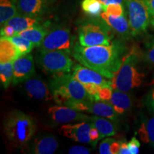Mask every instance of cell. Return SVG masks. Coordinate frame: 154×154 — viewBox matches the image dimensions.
Listing matches in <instances>:
<instances>
[{
  "label": "cell",
  "mask_w": 154,
  "mask_h": 154,
  "mask_svg": "<svg viewBox=\"0 0 154 154\" xmlns=\"http://www.w3.org/2000/svg\"><path fill=\"white\" fill-rule=\"evenodd\" d=\"M145 103L148 109L154 113V79L151 84V88L146 97Z\"/></svg>",
  "instance_id": "31"
},
{
  "label": "cell",
  "mask_w": 154,
  "mask_h": 154,
  "mask_svg": "<svg viewBox=\"0 0 154 154\" xmlns=\"http://www.w3.org/2000/svg\"><path fill=\"white\" fill-rule=\"evenodd\" d=\"M35 73L33 57L30 54L22 55L14 61V85L25 82Z\"/></svg>",
  "instance_id": "11"
},
{
  "label": "cell",
  "mask_w": 154,
  "mask_h": 154,
  "mask_svg": "<svg viewBox=\"0 0 154 154\" xmlns=\"http://www.w3.org/2000/svg\"><path fill=\"white\" fill-rule=\"evenodd\" d=\"M90 123L92 126L96 127L99 131L101 135V138L111 136L116 134L117 131V127L113 121L107 118L95 116H91Z\"/></svg>",
  "instance_id": "19"
},
{
  "label": "cell",
  "mask_w": 154,
  "mask_h": 154,
  "mask_svg": "<svg viewBox=\"0 0 154 154\" xmlns=\"http://www.w3.org/2000/svg\"><path fill=\"white\" fill-rule=\"evenodd\" d=\"M143 60L151 66H154V40L150 42L143 54Z\"/></svg>",
  "instance_id": "30"
},
{
  "label": "cell",
  "mask_w": 154,
  "mask_h": 154,
  "mask_svg": "<svg viewBox=\"0 0 154 154\" xmlns=\"http://www.w3.org/2000/svg\"><path fill=\"white\" fill-rule=\"evenodd\" d=\"M91 150L83 146H74L69 150L68 153L71 154H88Z\"/></svg>",
  "instance_id": "36"
},
{
  "label": "cell",
  "mask_w": 154,
  "mask_h": 154,
  "mask_svg": "<svg viewBox=\"0 0 154 154\" xmlns=\"http://www.w3.org/2000/svg\"><path fill=\"white\" fill-rule=\"evenodd\" d=\"M104 6L99 0H82V9L86 14L92 17L101 16L104 11Z\"/></svg>",
  "instance_id": "25"
},
{
  "label": "cell",
  "mask_w": 154,
  "mask_h": 154,
  "mask_svg": "<svg viewBox=\"0 0 154 154\" xmlns=\"http://www.w3.org/2000/svg\"><path fill=\"white\" fill-rule=\"evenodd\" d=\"M20 57L18 49L8 38L1 37L0 39V62L14 61Z\"/></svg>",
  "instance_id": "20"
},
{
  "label": "cell",
  "mask_w": 154,
  "mask_h": 154,
  "mask_svg": "<svg viewBox=\"0 0 154 154\" xmlns=\"http://www.w3.org/2000/svg\"><path fill=\"white\" fill-rule=\"evenodd\" d=\"M74 38L69 29L55 27L50 30L40 46V50H61L72 53Z\"/></svg>",
  "instance_id": "8"
},
{
  "label": "cell",
  "mask_w": 154,
  "mask_h": 154,
  "mask_svg": "<svg viewBox=\"0 0 154 154\" xmlns=\"http://www.w3.org/2000/svg\"><path fill=\"white\" fill-rule=\"evenodd\" d=\"M109 102L118 114H123L130 110L133 106L132 96L128 92L113 89L112 96Z\"/></svg>",
  "instance_id": "18"
},
{
  "label": "cell",
  "mask_w": 154,
  "mask_h": 154,
  "mask_svg": "<svg viewBox=\"0 0 154 154\" xmlns=\"http://www.w3.org/2000/svg\"><path fill=\"white\" fill-rule=\"evenodd\" d=\"M151 24H152V25H153V26H154V19H153V20H151Z\"/></svg>",
  "instance_id": "42"
},
{
  "label": "cell",
  "mask_w": 154,
  "mask_h": 154,
  "mask_svg": "<svg viewBox=\"0 0 154 154\" xmlns=\"http://www.w3.org/2000/svg\"><path fill=\"white\" fill-rule=\"evenodd\" d=\"M128 8V22L132 36L145 32L151 21L149 8L143 0H125Z\"/></svg>",
  "instance_id": "7"
},
{
  "label": "cell",
  "mask_w": 154,
  "mask_h": 154,
  "mask_svg": "<svg viewBox=\"0 0 154 154\" xmlns=\"http://www.w3.org/2000/svg\"><path fill=\"white\" fill-rule=\"evenodd\" d=\"M149 8L150 14L154 18V0H143Z\"/></svg>",
  "instance_id": "40"
},
{
  "label": "cell",
  "mask_w": 154,
  "mask_h": 154,
  "mask_svg": "<svg viewBox=\"0 0 154 154\" xmlns=\"http://www.w3.org/2000/svg\"><path fill=\"white\" fill-rule=\"evenodd\" d=\"M17 7L11 0H0V24L2 26L17 14Z\"/></svg>",
  "instance_id": "24"
},
{
  "label": "cell",
  "mask_w": 154,
  "mask_h": 154,
  "mask_svg": "<svg viewBox=\"0 0 154 154\" xmlns=\"http://www.w3.org/2000/svg\"><path fill=\"white\" fill-rule=\"evenodd\" d=\"M14 77V61L1 63L0 64V80L4 88H7Z\"/></svg>",
  "instance_id": "26"
},
{
  "label": "cell",
  "mask_w": 154,
  "mask_h": 154,
  "mask_svg": "<svg viewBox=\"0 0 154 154\" xmlns=\"http://www.w3.org/2000/svg\"><path fill=\"white\" fill-rule=\"evenodd\" d=\"M99 1L101 2L102 5L106 7V6L111 5V4H121V5H123L125 0H99Z\"/></svg>",
  "instance_id": "41"
},
{
  "label": "cell",
  "mask_w": 154,
  "mask_h": 154,
  "mask_svg": "<svg viewBox=\"0 0 154 154\" xmlns=\"http://www.w3.org/2000/svg\"><path fill=\"white\" fill-rule=\"evenodd\" d=\"M128 146L131 154H137L139 153L140 143L136 137L131 138V140L128 143Z\"/></svg>",
  "instance_id": "34"
},
{
  "label": "cell",
  "mask_w": 154,
  "mask_h": 154,
  "mask_svg": "<svg viewBox=\"0 0 154 154\" xmlns=\"http://www.w3.org/2000/svg\"><path fill=\"white\" fill-rule=\"evenodd\" d=\"M89 136H90V143L94 146H95L96 144L97 143L98 140L101 139V135L100 134L99 131L94 126H92L91 130H90Z\"/></svg>",
  "instance_id": "35"
},
{
  "label": "cell",
  "mask_w": 154,
  "mask_h": 154,
  "mask_svg": "<svg viewBox=\"0 0 154 154\" xmlns=\"http://www.w3.org/2000/svg\"><path fill=\"white\" fill-rule=\"evenodd\" d=\"M73 76L83 84H95L101 86H111V81L98 72L81 65H74Z\"/></svg>",
  "instance_id": "12"
},
{
  "label": "cell",
  "mask_w": 154,
  "mask_h": 154,
  "mask_svg": "<svg viewBox=\"0 0 154 154\" xmlns=\"http://www.w3.org/2000/svg\"><path fill=\"white\" fill-rule=\"evenodd\" d=\"M59 142L53 135H44L36 138L30 146L29 153L34 154H51L57 151Z\"/></svg>",
  "instance_id": "16"
},
{
  "label": "cell",
  "mask_w": 154,
  "mask_h": 154,
  "mask_svg": "<svg viewBox=\"0 0 154 154\" xmlns=\"http://www.w3.org/2000/svg\"><path fill=\"white\" fill-rule=\"evenodd\" d=\"M49 0H17V10L21 14L40 18L47 12Z\"/></svg>",
  "instance_id": "14"
},
{
  "label": "cell",
  "mask_w": 154,
  "mask_h": 154,
  "mask_svg": "<svg viewBox=\"0 0 154 154\" xmlns=\"http://www.w3.org/2000/svg\"><path fill=\"white\" fill-rule=\"evenodd\" d=\"M48 32H49L47 29L38 24L22 31L15 35L21 36L26 38L29 41L32 42L35 45V47H40Z\"/></svg>",
  "instance_id": "22"
},
{
  "label": "cell",
  "mask_w": 154,
  "mask_h": 154,
  "mask_svg": "<svg viewBox=\"0 0 154 154\" xmlns=\"http://www.w3.org/2000/svg\"><path fill=\"white\" fill-rule=\"evenodd\" d=\"M92 127L88 121H80L76 124H63L59 129V134L65 137L82 143H90L89 132Z\"/></svg>",
  "instance_id": "10"
},
{
  "label": "cell",
  "mask_w": 154,
  "mask_h": 154,
  "mask_svg": "<svg viewBox=\"0 0 154 154\" xmlns=\"http://www.w3.org/2000/svg\"><path fill=\"white\" fill-rule=\"evenodd\" d=\"M79 43L84 47L109 45L112 43V35L109 27L103 20L84 22L79 28Z\"/></svg>",
  "instance_id": "6"
},
{
  "label": "cell",
  "mask_w": 154,
  "mask_h": 154,
  "mask_svg": "<svg viewBox=\"0 0 154 154\" xmlns=\"http://www.w3.org/2000/svg\"><path fill=\"white\" fill-rule=\"evenodd\" d=\"M139 62V53L137 49L133 48L123 57L120 68L111 79V88L129 92L141 85L145 74L140 71Z\"/></svg>",
  "instance_id": "4"
},
{
  "label": "cell",
  "mask_w": 154,
  "mask_h": 154,
  "mask_svg": "<svg viewBox=\"0 0 154 154\" xmlns=\"http://www.w3.org/2000/svg\"><path fill=\"white\" fill-rule=\"evenodd\" d=\"M15 34H16V32L12 26H9V25H4L3 26H2L1 37L9 38L14 36Z\"/></svg>",
  "instance_id": "37"
},
{
  "label": "cell",
  "mask_w": 154,
  "mask_h": 154,
  "mask_svg": "<svg viewBox=\"0 0 154 154\" xmlns=\"http://www.w3.org/2000/svg\"><path fill=\"white\" fill-rule=\"evenodd\" d=\"M48 113L53 122L57 124H66L77 121H90L91 116L84 114L66 106H54L48 109Z\"/></svg>",
  "instance_id": "9"
},
{
  "label": "cell",
  "mask_w": 154,
  "mask_h": 154,
  "mask_svg": "<svg viewBox=\"0 0 154 154\" xmlns=\"http://www.w3.org/2000/svg\"><path fill=\"white\" fill-rule=\"evenodd\" d=\"M34 119L23 111L14 110L7 115L4 121V131L7 140L16 148L26 146L35 134Z\"/></svg>",
  "instance_id": "3"
},
{
  "label": "cell",
  "mask_w": 154,
  "mask_h": 154,
  "mask_svg": "<svg viewBox=\"0 0 154 154\" xmlns=\"http://www.w3.org/2000/svg\"><path fill=\"white\" fill-rule=\"evenodd\" d=\"M149 118L144 119L138 128V135L144 143L154 142V113Z\"/></svg>",
  "instance_id": "23"
},
{
  "label": "cell",
  "mask_w": 154,
  "mask_h": 154,
  "mask_svg": "<svg viewBox=\"0 0 154 154\" xmlns=\"http://www.w3.org/2000/svg\"><path fill=\"white\" fill-rule=\"evenodd\" d=\"M25 91L30 97L41 101H50L53 99L49 86L37 76L30 77L24 82Z\"/></svg>",
  "instance_id": "13"
},
{
  "label": "cell",
  "mask_w": 154,
  "mask_h": 154,
  "mask_svg": "<svg viewBox=\"0 0 154 154\" xmlns=\"http://www.w3.org/2000/svg\"><path fill=\"white\" fill-rule=\"evenodd\" d=\"M88 113L111 119L113 121L118 120V113L115 111L114 108L109 101H102V100H94L90 103Z\"/></svg>",
  "instance_id": "17"
},
{
  "label": "cell",
  "mask_w": 154,
  "mask_h": 154,
  "mask_svg": "<svg viewBox=\"0 0 154 154\" xmlns=\"http://www.w3.org/2000/svg\"><path fill=\"white\" fill-rule=\"evenodd\" d=\"M8 38L16 46L20 56L29 54L35 47V45L32 42L29 41L28 39L21 36L14 35Z\"/></svg>",
  "instance_id": "27"
},
{
  "label": "cell",
  "mask_w": 154,
  "mask_h": 154,
  "mask_svg": "<svg viewBox=\"0 0 154 154\" xmlns=\"http://www.w3.org/2000/svg\"><path fill=\"white\" fill-rule=\"evenodd\" d=\"M121 148V141L114 140L111 145V154H119Z\"/></svg>",
  "instance_id": "38"
},
{
  "label": "cell",
  "mask_w": 154,
  "mask_h": 154,
  "mask_svg": "<svg viewBox=\"0 0 154 154\" xmlns=\"http://www.w3.org/2000/svg\"><path fill=\"white\" fill-rule=\"evenodd\" d=\"M113 88L111 86H101L97 94V100L109 101L111 99L113 94Z\"/></svg>",
  "instance_id": "29"
},
{
  "label": "cell",
  "mask_w": 154,
  "mask_h": 154,
  "mask_svg": "<svg viewBox=\"0 0 154 154\" xmlns=\"http://www.w3.org/2000/svg\"><path fill=\"white\" fill-rule=\"evenodd\" d=\"M100 17L111 30L120 35L122 38H129L131 35L132 36L129 22L127 20L126 14L120 17H115L108 14L103 11Z\"/></svg>",
  "instance_id": "15"
},
{
  "label": "cell",
  "mask_w": 154,
  "mask_h": 154,
  "mask_svg": "<svg viewBox=\"0 0 154 154\" xmlns=\"http://www.w3.org/2000/svg\"><path fill=\"white\" fill-rule=\"evenodd\" d=\"M71 54L61 50H40L36 60L38 66L47 74L52 76L70 74L74 66Z\"/></svg>",
  "instance_id": "5"
},
{
  "label": "cell",
  "mask_w": 154,
  "mask_h": 154,
  "mask_svg": "<svg viewBox=\"0 0 154 154\" xmlns=\"http://www.w3.org/2000/svg\"><path fill=\"white\" fill-rule=\"evenodd\" d=\"M104 11L108 14L115 17H120L125 14L124 7L121 4H111L106 6Z\"/></svg>",
  "instance_id": "28"
},
{
  "label": "cell",
  "mask_w": 154,
  "mask_h": 154,
  "mask_svg": "<svg viewBox=\"0 0 154 154\" xmlns=\"http://www.w3.org/2000/svg\"><path fill=\"white\" fill-rule=\"evenodd\" d=\"M115 139L112 138H107L102 140L99 146V153L101 154H111V145Z\"/></svg>",
  "instance_id": "32"
},
{
  "label": "cell",
  "mask_w": 154,
  "mask_h": 154,
  "mask_svg": "<svg viewBox=\"0 0 154 154\" xmlns=\"http://www.w3.org/2000/svg\"><path fill=\"white\" fill-rule=\"evenodd\" d=\"M38 22H39V18L17 14L4 25H9V26H12L16 34H17L22 31L26 29L38 25Z\"/></svg>",
  "instance_id": "21"
},
{
  "label": "cell",
  "mask_w": 154,
  "mask_h": 154,
  "mask_svg": "<svg viewBox=\"0 0 154 154\" xmlns=\"http://www.w3.org/2000/svg\"><path fill=\"white\" fill-rule=\"evenodd\" d=\"M49 87L53 99L59 105L67 106L69 102L75 100L90 102L95 100L86 91L84 84L71 74L53 76Z\"/></svg>",
  "instance_id": "2"
},
{
  "label": "cell",
  "mask_w": 154,
  "mask_h": 154,
  "mask_svg": "<svg viewBox=\"0 0 154 154\" xmlns=\"http://www.w3.org/2000/svg\"><path fill=\"white\" fill-rule=\"evenodd\" d=\"M86 91L91 95L92 97L94 98V99L97 100V94L99 89L101 88V86L95 84H84Z\"/></svg>",
  "instance_id": "33"
},
{
  "label": "cell",
  "mask_w": 154,
  "mask_h": 154,
  "mask_svg": "<svg viewBox=\"0 0 154 154\" xmlns=\"http://www.w3.org/2000/svg\"><path fill=\"white\" fill-rule=\"evenodd\" d=\"M126 49L121 42H112L109 45L84 47L75 44L72 54L83 66L95 70L111 79L120 68Z\"/></svg>",
  "instance_id": "1"
},
{
  "label": "cell",
  "mask_w": 154,
  "mask_h": 154,
  "mask_svg": "<svg viewBox=\"0 0 154 154\" xmlns=\"http://www.w3.org/2000/svg\"><path fill=\"white\" fill-rule=\"evenodd\" d=\"M119 154H131L128 143L124 141H121V148Z\"/></svg>",
  "instance_id": "39"
}]
</instances>
